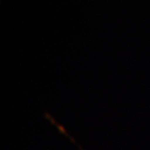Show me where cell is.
Returning a JSON list of instances; mask_svg holds the SVG:
<instances>
[{
  "label": "cell",
  "mask_w": 150,
  "mask_h": 150,
  "mask_svg": "<svg viewBox=\"0 0 150 150\" xmlns=\"http://www.w3.org/2000/svg\"><path fill=\"white\" fill-rule=\"evenodd\" d=\"M79 149H80V150H83V149H82V148L80 147V146H79Z\"/></svg>",
  "instance_id": "cell-1"
}]
</instances>
